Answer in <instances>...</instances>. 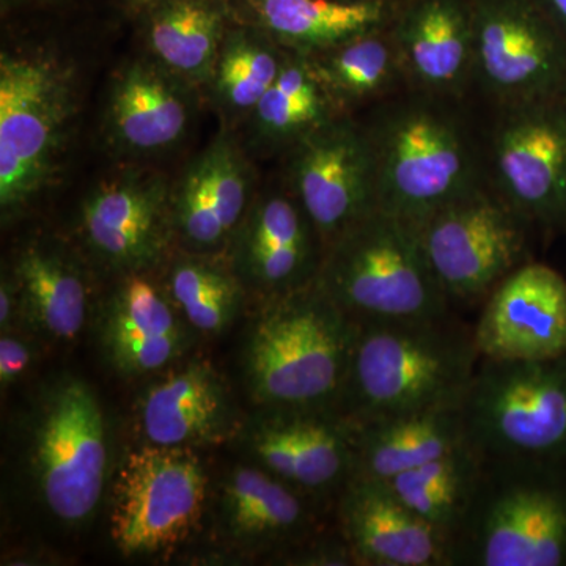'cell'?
Instances as JSON below:
<instances>
[{"instance_id":"obj_1","label":"cell","mask_w":566,"mask_h":566,"mask_svg":"<svg viewBox=\"0 0 566 566\" xmlns=\"http://www.w3.org/2000/svg\"><path fill=\"white\" fill-rule=\"evenodd\" d=\"M480 359L474 329L450 314L356 323L338 412L365 423L461 405Z\"/></svg>"},{"instance_id":"obj_2","label":"cell","mask_w":566,"mask_h":566,"mask_svg":"<svg viewBox=\"0 0 566 566\" xmlns=\"http://www.w3.org/2000/svg\"><path fill=\"white\" fill-rule=\"evenodd\" d=\"M457 103L405 91L364 122L375 153L379 210L419 227L486 185L482 153Z\"/></svg>"},{"instance_id":"obj_3","label":"cell","mask_w":566,"mask_h":566,"mask_svg":"<svg viewBox=\"0 0 566 566\" xmlns=\"http://www.w3.org/2000/svg\"><path fill=\"white\" fill-rule=\"evenodd\" d=\"M356 323L312 282L266 297L248 345V376L270 409H335L348 376Z\"/></svg>"},{"instance_id":"obj_4","label":"cell","mask_w":566,"mask_h":566,"mask_svg":"<svg viewBox=\"0 0 566 566\" xmlns=\"http://www.w3.org/2000/svg\"><path fill=\"white\" fill-rule=\"evenodd\" d=\"M80 109L73 65L43 50L0 54V210L20 214L61 178Z\"/></svg>"},{"instance_id":"obj_5","label":"cell","mask_w":566,"mask_h":566,"mask_svg":"<svg viewBox=\"0 0 566 566\" xmlns=\"http://www.w3.org/2000/svg\"><path fill=\"white\" fill-rule=\"evenodd\" d=\"M316 283L354 323L450 314L419 230L379 208L323 252Z\"/></svg>"},{"instance_id":"obj_6","label":"cell","mask_w":566,"mask_h":566,"mask_svg":"<svg viewBox=\"0 0 566 566\" xmlns=\"http://www.w3.org/2000/svg\"><path fill=\"white\" fill-rule=\"evenodd\" d=\"M554 468L485 460L452 566L566 565V486Z\"/></svg>"},{"instance_id":"obj_7","label":"cell","mask_w":566,"mask_h":566,"mask_svg":"<svg viewBox=\"0 0 566 566\" xmlns=\"http://www.w3.org/2000/svg\"><path fill=\"white\" fill-rule=\"evenodd\" d=\"M461 408L469 444L483 460L565 463L566 356L480 359Z\"/></svg>"},{"instance_id":"obj_8","label":"cell","mask_w":566,"mask_h":566,"mask_svg":"<svg viewBox=\"0 0 566 566\" xmlns=\"http://www.w3.org/2000/svg\"><path fill=\"white\" fill-rule=\"evenodd\" d=\"M531 226L490 182L453 200L417 230L450 303L485 301L528 260Z\"/></svg>"},{"instance_id":"obj_9","label":"cell","mask_w":566,"mask_h":566,"mask_svg":"<svg viewBox=\"0 0 566 566\" xmlns=\"http://www.w3.org/2000/svg\"><path fill=\"white\" fill-rule=\"evenodd\" d=\"M474 84L497 109L557 98L566 40L536 0H471Z\"/></svg>"},{"instance_id":"obj_10","label":"cell","mask_w":566,"mask_h":566,"mask_svg":"<svg viewBox=\"0 0 566 566\" xmlns=\"http://www.w3.org/2000/svg\"><path fill=\"white\" fill-rule=\"evenodd\" d=\"M285 155L286 188L314 223L323 252L378 210L374 147L353 115H335Z\"/></svg>"},{"instance_id":"obj_11","label":"cell","mask_w":566,"mask_h":566,"mask_svg":"<svg viewBox=\"0 0 566 566\" xmlns=\"http://www.w3.org/2000/svg\"><path fill=\"white\" fill-rule=\"evenodd\" d=\"M207 475L188 447L150 444L126 457L114 483L111 534L126 556L182 542L202 516Z\"/></svg>"},{"instance_id":"obj_12","label":"cell","mask_w":566,"mask_h":566,"mask_svg":"<svg viewBox=\"0 0 566 566\" xmlns=\"http://www.w3.org/2000/svg\"><path fill=\"white\" fill-rule=\"evenodd\" d=\"M490 185L532 227L566 230V98L499 109Z\"/></svg>"},{"instance_id":"obj_13","label":"cell","mask_w":566,"mask_h":566,"mask_svg":"<svg viewBox=\"0 0 566 566\" xmlns=\"http://www.w3.org/2000/svg\"><path fill=\"white\" fill-rule=\"evenodd\" d=\"M33 464L48 509L65 523H82L102 499L107 441L102 408L77 379L50 394L36 424Z\"/></svg>"},{"instance_id":"obj_14","label":"cell","mask_w":566,"mask_h":566,"mask_svg":"<svg viewBox=\"0 0 566 566\" xmlns=\"http://www.w3.org/2000/svg\"><path fill=\"white\" fill-rule=\"evenodd\" d=\"M80 230L107 266L126 274L150 270L175 237L170 181L134 167L112 175L82 202Z\"/></svg>"},{"instance_id":"obj_15","label":"cell","mask_w":566,"mask_h":566,"mask_svg":"<svg viewBox=\"0 0 566 566\" xmlns=\"http://www.w3.org/2000/svg\"><path fill=\"white\" fill-rule=\"evenodd\" d=\"M474 326L482 359L538 363L566 356V279L527 262L483 301Z\"/></svg>"},{"instance_id":"obj_16","label":"cell","mask_w":566,"mask_h":566,"mask_svg":"<svg viewBox=\"0 0 566 566\" xmlns=\"http://www.w3.org/2000/svg\"><path fill=\"white\" fill-rule=\"evenodd\" d=\"M193 92L150 55L114 74L103 114L104 144L112 156L145 161L181 144L192 120Z\"/></svg>"},{"instance_id":"obj_17","label":"cell","mask_w":566,"mask_h":566,"mask_svg":"<svg viewBox=\"0 0 566 566\" xmlns=\"http://www.w3.org/2000/svg\"><path fill=\"white\" fill-rule=\"evenodd\" d=\"M387 28L408 91L460 102L474 85L471 0H395Z\"/></svg>"},{"instance_id":"obj_18","label":"cell","mask_w":566,"mask_h":566,"mask_svg":"<svg viewBox=\"0 0 566 566\" xmlns=\"http://www.w3.org/2000/svg\"><path fill=\"white\" fill-rule=\"evenodd\" d=\"M230 243L234 273L266 297L315 282L322 266V240L286 185L256 193Z\"/></svg>"},{"instance_id":"obj_19","label":"cell","mask_w":566,"mask_h":566,"mask_svg":"<svg viewBox=\"0 0 566 566\" xmlns=\"http://www.w3.org/2000/svg\"><path fill=\"white\" fill-rule=\"evenodd\" d=\"M255 196L251 159L232 129L222 128L172 186L174 232L197 253L223 248Z\"/></svg>"},{"instance_id":"obj_20","label":"cell","mask_w":566,"mask_h":566,"mask_svg":"<svg viewBox=\"0 0 566 566\" xmlns=\"http://www.w3.org/2000/svg\"><path fill=\"white\" fill-rule=\"evenodd\" d=\"M251 450L260 468L300 493L342 491L356 469L353 424L335 409H271Z\"/></svg>"},{"instance_id":"obj_21","label":"cell","mask_w":566,"mask_h":566,"mask_svg":"<svg viewBox=\"0 0 566 566\" xmlns=\"http://www.w3.org/2000/svg\"><path fill=\"white\" fill-rule=\"evenodd\" d=\"M338 523L356 565L452 566L444 536L381 480L354 475L340 491Z\"/></svg>"},{"instance_id":"obj_22","label":"cell","mask_w":566,"mask_h":566,"mask_svg":"<svg viewBox=\"0 0 566 566\" xmlns=\"http://www.w3.org/2000/svg\"><path fill=\"white\" fill-rule=\"evenodd\" d=\"M352 424L354 475L381 482L469 444L461 405Z\"/></svg>"},{"instance_id":"obj_23","label":"cell","mask_w":566,"mask_h":566,"mask_svg":"<svg viewBox=\"0 0 566 566\" xmlns=\"http://www.w3.org/2000/svg\"><path fill=\"white\" fill-rule=\"evenodd\" d=\"M147 55L191 87L207 88L232 28L222 0H159L145 10Z\"/></svg>"},{"instance_id":"obj_24","label":"cell","mask_w":566,"mask_h":566,"mask_svg":"<svg viewBox=\"0 0 566 566\" xmlns=\"http://www.w3.org/2000/svg\"><path fill=\"white\" fill-rule=\"evenodd\" d=\"M104 337L112 363L126 375L159 370L181 348L172 307L145 271L126 274L112 296Z\"/></svg>"},{"instance_id":"obj_25","label":"cell","mask_w":566,"mask_h":566,"mask_svg":"<svg viewBox=\"0 0 566 566\" xmlns=\"http://www.w3.org/2000/svg\"><path fill=\"white\" fill-rule=\"evenodd\" d=\"M251 22L293 54L312 55L389 24L395 0H248Z\"/></svg>"},{"instance_id":"obj_26","label":"cell","mask_w":566,"mask_h":566,"mask_svg":"<svg viewBox=\"0 0 566 566\" xmlns=\"http://www.w3.org/2000/svg\"><path fill=\"white\" fill-rule=\"evenodd\" d=\"M229 401L208 365L192 364L164 378L145 397L142 427L150 444L189 447L221 439Z\"/></svg>"},{"instance_id":"obj_27","label":"cell","mask_w":566,"mask_h":566,"mask_svg":"<svg viewBox=\"0 0 566 566\" xmlns=\"http://www.w3.org/2000/svg\"><path fill=\"white\" fill-rule=\"evenodd\" d=\"M387 25L359 33L329 50L305 55L323 91L340 114L353 115L360 107L385 103L408 91Z\"/></svg>"},{"instance_id":"obj_28","label":"cell","mask_w":566,"mask_h":566,"mask_svg":"<svg viewBox=\"0 0 566 566\" xmlns=\"http://www.w3.org/2000/svg\"><path fill=\"white\" fill-rule=\"evenodd\" d=\"M13 282L33 322L59 340H71L87 316V285L77 264L44 241L29 243L14 260Z\"/></svg>"},{"instance_id":"obj_29","label":"cell","mask_w":566,"mask_h":566,"mask_svg":"<svg viewBox=\"0 0 566 566\" xmlns=\"http://www.w3.org/2000/svg\"><path fill=\"white\" fill-rule=\"evenodd\" d=\"M290 54L262 29L249 22L227 32L207 91L222 117L223 128L248 122L256 104L289 61Z\"/></svg>"},{"instance_id":"obj_30","label":"cell","mask_w":566,"mask_h":566,"mask_svg":"<svg viewBox=\"0 0 566 566\" xmlns=\"http://www.w3.org/2000/svg\"><path fill=\"white\" fill-rule=\"evenodd\" d=\"M483 469V457L465 444L386 483L408 509L444 536L452 549L453 539L474 504Z\"/></svg>"},{"instance_id":"obj_31","label":"cell","mask_w":566,"mask_h":566,"mask_svg":"<svg viewBox=\"0 0 566 566\" xmlns=\"http://www.w3.org/2000/svg\"><path fill=\"white\" fill-rule=\"evenodd\" d=\"M335 115L340 112L323 91L307 57L292 52L248 118L249 140L256 150L285 155L297 140Z\"/></svg>"},{"instance_id":"obj_32","label":"cell","mask_w":566,"mask_h":566,"mask_svg":"<svg viewBox=\"0 0 566 566\" xmlns=\"http://www.w3.org/2000/svg\"><path fill=\"white\" fill-rule=\"evenodd\" d=\"M227 526L253 542H290L307 527L311 513L303 493L263 468H238L222 495Z\"/></svg>"},{"instance_id":"obj_33","label":"cell","mask_w":566,"mask_h":566,"mask_svg":"<svg viewBox=\"0 0 566 566\" xmlns=\"http://www.w3.org/2000/svg\"><path fill=\"white\" fill-rule=\"evenodd\" d=\"M169 292L188 322L202 333L222 331L241 297V279L208 260H178L169 274Z\"/></svg>"},{"instance_id":"obj_34","label":"cell","mask_w":566,"mask_h":566,"mask_svg":"<svg viewBox=\"0 0 566 566\" xmlns=\"http://www.w3.org/2000/svg\"><path fill=\"white\" fill-rule=\"evenodd\" d=\"M31 363V353L28 346L17 338L6 337L0 340V382L10 385L24 374Z\"/></svg>"},{"instance_id":"obj_35","label":"cell","mask_w":566,"mask_h":566,"mask_svg":"<svg viewBox=\"0 0 566 566\" xmlns=\"http://www.w3.org/2000/svg\"><path fill=\"white\" fill-rule=\"evenodd\" d=\"M566 40V0H536Z\"/></svg>"},{"instance_id":"obj_36","label":"cell","mask_w":566,"mask_h":566,"mask_svg":"<svg viewBox=\"0 0 566 566\" xmlns=\"http://www.w3.org/2000/svg\"><path fill=\"white\" fill-rule=\"evenodd\" d=\"M17 294L13 277L3 279L2 289H0V323L6 326L10 322L11 312H13V296Z\"/></svg>"},{"instance_id":"obj_37","label":"cell","mask_w":566,"mask_h":566,"mask_svg":"<svg viewBox=\"0 0 566 566\" xmlns=\"http://www.w3.org/2000/svg\"><path fill=\"white\" fill-rule=\"evenodd\" d=\"M159 2V0H128L129 6L133 9L147 10L153 3Z\"/></svg>"},{"instance_id":"obj_38","label":"cell","mask_w":566,"mask_h":566,"mask_svg":"<svg viewBox=\"0 0 566 566\" xmlns=\"http://www.w3.org/2000/svg\"><path fill=\"white\" fill-rule=\"evenodd\" d=\"M348 2H356V0H348Z\"/></svg>"},{"instance_id":"obj_39","label":"cell","mask_w":566,"mask_h":566,"mask_svg":"<svg viewBox=\"0 0 566 566\" xmlns=\"http://www.w3.org/2000/svg\"><path fill=\"white\" fill-rule=\"evenodd\" d=\"M564 96H565V98H566V88H565V93H564Z\"/></svg>"}]
</instances>
